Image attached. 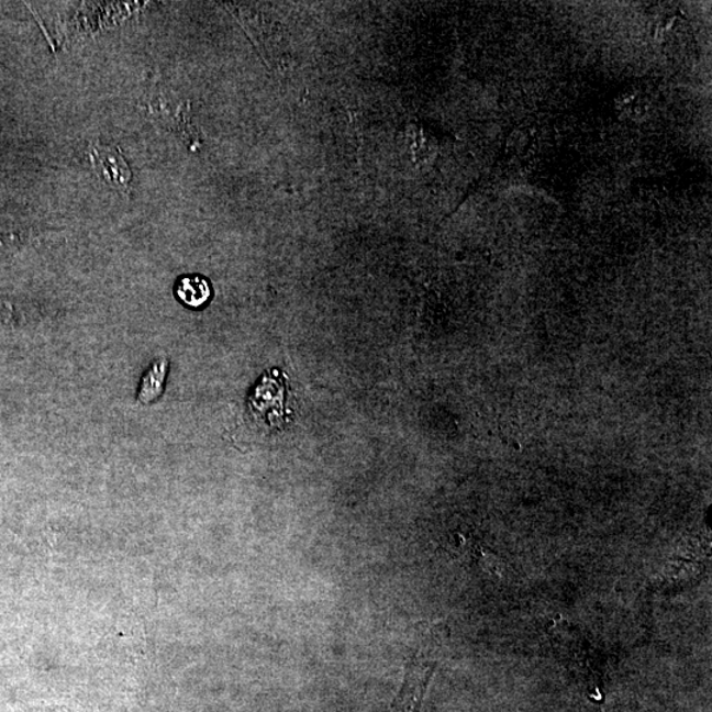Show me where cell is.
I'll return each instance as SVG.
<instances>
[{
    "label": "cell",
    "instance_id": "3",
    "mask_svg": "<svg viewBox=\"0 0 712 712\" xmlns=\"http://www.w3.org/2000/svg\"><path fill=\"white\" fill-rule=\"evenodd\" d=\"M176 296L183 305L198 309L207 305L213 294L208 279L200 275L181 277L176 283Z\"/></svg>",
    "mask_w": 712,
    "mask_h": 712
},
{
    "label": "cell",
    "instance_id": "4",
    "mask_svg": "<svg viewBox=\"0 0 712 712\" xmlns=\"http://www.w3.org/2000/svg\"><path fill=\"white\" fill-rule=\"evenodd\" d=\"M169 371V361L167 358L157 359L144 374L141 386H138L137 400L142 404H151L156 401L164 392L165 381Z\"/></svg>",
    "mask_w": 712,
    "mask_h": 712
},
{
    "label": "cell",
    "instance_id": "2",
    "mask_svg": "<svg viewBox=\"0 0 712 712\" xmlns=\"http://www.w3.org/2000/svg\"><path fill=\"white\" fill-rule=\"evenodd\" d=\"M432 675L433 666L409 663L404 685H402L399 697L396 699L393 712H418Z\"/></svg>",
    "mask_w": 712,
    "mask_h": 712
},
{
    "label": "cell",
    "instance_id": "1",
    "mask_svg": "<svg viewBox=\"0 0 712 712\" xmlns=\"http://www.w3.org/2000/svg\"><path fill=\"white\" fill-rule=\"evenodd\" d=\"M89 158L99 180L108 183L119 193L130 196L132 171L121 148L116 145L92 142L89 145Z\"/></svg>",
    "mask_w": 712,
    "mask_h": 712
}]
</instances>
